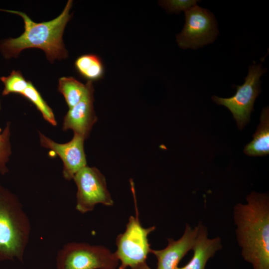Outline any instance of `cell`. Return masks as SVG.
<instances>
[{
    "label": "cell",
    "mask_w": 269,
    "mask_h": 269,
    "mask_svg": "<svg viewBox=\"0 0 269 269\" xmlns=\"http://www.w3.org/2000/svg\"><path fill=\"white\" fill-rule=\"evenodd\" d=\"M247 203L234 209L237 239L242 255L254 269H269V198L252 192Z\"/></svg>",
    "instance_id": "1"
},
{
    "label": "cell",
    "mask_w": 269,
    "mask_h": 269,
    "mask_svg": "<svg viewBox=\"0 0 269 269\" xmlns=\"http://www.w3.org/2000/svg\"><path fill=\"white\" fill-rule=\"evenodd\" d=\"M72 0H68L62 13L56 18L47 22L36 23L25 13L11 10H0L15 13L23 19L24 31L18 37L9 38L2 42L0 49L5 58L16 57L24 49L38 48L43 50L51 62L67 56L62 35L65 27L71 18L70 10Z\"/></svg>",
    "instance_id": "2"
},
{
    "label": "cell",
    "mask_w": 269,
    "mask_h": 269,
    "mask_svg": "<svg viewBox=\"0 0 269 269\" xmlns=\"http://www.w3.org/2000/svg\"><path fill=\"white\" fill-rule=\"evenodd\" d=\"M31 224L18 198L0 185V261L23 262Z\"/></svg>",
    "instance_id": "3"
},
{
    "label": "cell",
    "mask_w": 269,
    "mask_h": 269,
    "mask_svg": "<svg viewBox=\"0 0 269 269\" xmlns=\"http://www.w3.org/2000/svg\"><path fill=\"white\" fill-rule=\"evenodd\" d=\"M119 262L106 247L80 242L65 244L56 258V269H117Z\"/></svg>",
    "instance_id": "4"
},
{
    "label": "cell",
    "mask_w": 269,
    "mask_h": 269,
    "mask_svg": "<svg viewBox=\"0 0 269 269\" xmlns=\"http://www.w3.org/2000/svg\"><path fill=\"white\" fill-rule=\"evenodd\" d=\"M135 209V216L129 217L125 231L118 235L116 239L117 250L115 253L120 262L118 269L131 268L146 262L150 253L151 248L148 236L155 230L156 227H143L136 205Z\"/></svg>",
    "instance_id": "5"
},
{
    "label": "cell",
    "mask_w": 269,
    "mask_h": 269,
    "mask_svg": "<svg viewBox=\"0 0 269 269\" xmlns=\"http://www.w3.org/2000/svg\"><path fill=\"white\" fill-rule=\"evenodd\" d=\"M266 71L262 64H253L249 68L247 76L242 85L236 86V93L232 97L223 98L213 96V101L227 107L232 113L240 129H243L250 120L254 102L261 92L260 78Z\"/></svg>",
    "instance_id": "6"
},
{
    "label": "cell",
    "mask_w": 269,
    "mask_h": 269,
    "mask_svg": "<svg viewBox=\"0 0 269 269\" xmlns=\"http://www.w3.org/2000/svg\"><path fill=\"white\" fill-rule=\"evenodd\" d=\"M185 22L176 35V41L183 49H196L212 43L219 34L216 18L209 10L197 5L185 11Z\"/></svg>",
    "instance_id": "7"
},
{
    "label": "cell",
    "mask_w": 269,
    "mask_h": 269,
    "mask_svg": "<svg viewBox=\"0 0 269 269\" xmlns=\"http://www.w3.org/2000/svg\"><path fill=\"white\" fill-rule=\"evenodd\" d=\"M73 179L77 188L75 208L79 212L92 211L99 204L113 205L106 178L97 168L86 166L76 173Z\"/></svg>",
    "instance_id": "8"
},
{
    "label": "cell",
    "mask_w": 269,
    "mask_h": 269,
    "mask_svg": "<svg viewBox=\"0 0 269 269\" xmlns=\"http://www.w3.org/2000/svg\"><path fill=\"white\" fill-rule=\"evenodd\" d=\"M39 139L42 146L54 151L62 159L63 176L65 179H72L77 172L87 166L84 149L85 139L82 136L74 134L70 141L61 144L39 133Z\"/></svg>",
    "instance_id": "9"
},
{
    "label": "cell",
    "mask_w": 269,
    "mask_h": 269,
    "mask_svg": "<svg viewBox=\"0 0 269 269\" xmlns=\"http://www.w3.org/2000/svg\"><path fill=\"white\" fill-rule=\"evenodd\" d=\"M87 91L82 99L70 108L64 117L63 129L72 130L74 134L86 139L89 135L93 125L97 121L94 109V88L92 81L86 84Z\"/></svg>",
    "instance_id": "10"
},
{
    "label": "cell",
    "mask_w": 269,
    "mask_h": 269,
    "mask_svg": "<svg viewBox=\"0 0 269 269\" xmlns=\"http://www.w3.org/2000/svg\"><path fill=\"white\" fill-rule=\"evenodd\" d=\"M197 225L192 228L186 224L184 232L177 240L168 238V245L161 250L150 249L157 259L156 269H177L181 260L191 250L193 249L198 232Z\"/></svg>",
    "instance_id": "11"
},
{
    "label": "cell",
    "mask_w": 269,
    "mask_h": 269,
    "mask_svg": "<svg viewBox=\"0 0 269 269\" xmlns=\"http://www.w3.org/2000/svg\"><path fill=\"white\" fill-rule=\"evenodd\" d=\"M198 225V232L192 249L193 257L185 266L177 269H205L209 259L222 248L220 237L209 238L207 227L202 223Z\"/></svg>",
    "instance_id": "12"
},
{
    "label": "cell",
    "mask_w": 269,
    "mask_h": 269,
    "mask_svg": "<svg viewBox=\"0 0 269 269\" xmlns=\"http://www.w3.org/2000/svg\"><path fill=\"white\" fill-rule=\"evenodd\" d=\"M244 153L249 156H265L269 154V110L265 107L261 113L260 124L253 140L244 147Z\"/></svg>",
    "instance_id": "13"
},
{
    "label": "cell",
    "mask_w": 269,
    "mask_h": 269,
    "mask_svg": "<svg viewBox=\"0 0 269 269\" xmlns=\"http://www.w3.org/2000/svg\"><path fill=\"white\" fill-rule=\"evenodd\" d=\"M75 66L80 74L90 81L100 79L104 74V65L101 59L95 54H85L79 57Z\"/></svg>",
    "instance_id": "14"
},
{
    "label": "cell",
    "mask_w": 269,
    "mask_h": 269,
    "mask_svg": "<svg viewBox=\"0 0 269 269\" xmlns=\"http://www.w3.org/2000/svg\"><path fill=\"white\" fill-rule=\"evenodd\" d=\"M58 90L64 96L70 109L82 99L87 91V85L73 77H63L59 79Z\"/></svg>",
    "instance_id": "15"
},
{
    "label": "cell",
    "mask_w": 269,
    "mask_h": 269,
    "mask_svg": "<svg viewBox=\"0 0 269 269\" xmlns=\"http://www.w3.org/2000/svg\"><path fill=\"white\" fill-rule=\"evenodd\" d=\"M21 95L35 105L46 121L54 126L56 125V121L52 110L44 101L31 82L28 81L27 87Z\"/></svg>",
    "instance_id": "16"
},
{
    "label": "cell",
    "mask_w": 269,
    "mask_h": 269,
    "mask_svg": "<svg viewBox=\"0 0 269 269\" xmlns=\"http://www.w3.org/2000/svg\"><path fill=\"white\" fill-rule=\"evenodd\" d=\"M0 79L4 86L2 93L3 96L10 93H18L21 95L28 83V81H26L19 71L13 70L9 76L1 77Z\"/></svg>",
    "instance_id": "17"
},
{
    "label": "cell",
    "mask_w": 269,
    "mask_h": 269,
    "mask_svg": "<svg viewBox=\"0 0 269 269\" xmlns=\"http://www.w3.org/2000/svg\"><path fill=\"white\" fill-rule=\"evenodd\" d=\"M10 154V125L8 123L0 135V173L1 174L8 171L6 164Z\"/></svg>",
    "instance_id": "18"
},
{
    "label": "cell",
    "mask_w": 269,
    "mask_h": 269,
    "mask_svg": "<svg viewBox=\"0 0 269 269\" xmlns=\"http://www.w3.org/2000/svg\"><path fill=\"white\" fill-rule=\"evenodd\" d=\"M199 0H160L159 4L170 13H178L181 11H185L196 5Z\"/></svg>",
    "instance_id": "19"
},
{
    "label": "cell",
    "mask_w": 269,
    "mask_h": 269,
    "mask_svg": "<svg viewBox=\"0 0 269 269\" xmlns=\"http://www.w3.org/2000/svg\"><path fill=\"white\" fill-rule=\"evenodd\" d=\"M131 269H151L146 262L139 263L131 268Z\"/></svg>",
    "instance_id": "20"
},
{
    "label": "cell",
    "mask_w": 269,
    "mask_h": 269,
    "mask_svg": "<svg viewBox=\"0 0 269 269\" xmlns=\"http://www.w3.org/2000/svg\"><path fill=\"white\" fill-rule=\"evenodd\" d=\"M1 129H0V135L1 133Z\"/></svg>",
    "instance_id": "21"
},
{
    "label": "cell",
    "mask_w": 269,
    "mask_h": 269,
    "mask_svg": "<svg viewBox=\"0 0 269 269\" xmlns=\"http://www.w3.org/2000/svg\"></svg>",
    "instance_id": "22"
}]
</instances>
